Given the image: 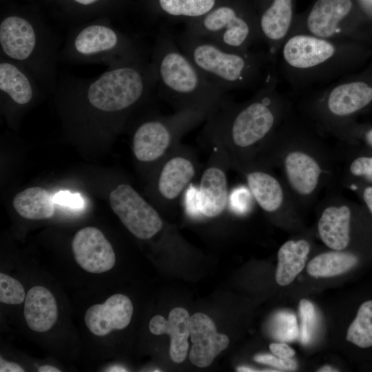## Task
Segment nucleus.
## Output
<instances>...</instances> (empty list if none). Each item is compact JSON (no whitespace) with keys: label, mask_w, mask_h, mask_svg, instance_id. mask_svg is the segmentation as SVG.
<instances>
[{"label":"nucleus","mask_w":372,"mask_h":372,"mask_svg":"<svg viewBox=\"0 0 372 372\" xmlns=\"http://www.w3.org/2000/svg\"><path fill=\"white\" fill-rule=\"evenodd\" d=\"M79 63L115 66L144 56L137 42L107 23L94 22L71 30L61 52Z\"/></svg>","instance_id":"nucleus-6"},{"label":"nucleus","mask_w":372,"mask_h":372,"mask_svg":"<svg viewBox=\"0 0 372 372\" xmlns=\"http://www.w3.org/2000/svg\"><path fill=\"white\" fill-rule=\"evenodd\" d=\"M318 371L319 372H332V371H338V370L333 369L331 366L326 365L320 368Z\"/></svg>","instance_id":"nucleus-41"},{"label":"nucleus","mask_w":372,"mask_h":372,"mask_svg":"<svg viewBox=\"0 0 372 372\" xmlns=\"http://www.w3.org/2000/svg\"><path fill=\"white\" fill-rule=\"evenodd\" d=\"M351 213L344 205H331L322 212L318 223L320 237L329 248L341 251L350 241Z\"/></svg>","instance_id":"nucleus-23"},{"label":"nucleus","mask_w":372,"mask_h":372,"mask_svg":"<svg viewBox=\"0 0 372 372\" xmlns=\"http://www.w3.org/2000/svg\"><path fill=\"white\" fill-rule=\"evenodd\" d=\"M53 198L41 187H32L19 192L13 199V207L23 218L41 220L52 217L54 212Z\"/></svg>","instance_id":"nucleus-25"},{"label":"nucleus","mask_w":372,"mask_h":372,"mask_svg":"<svg viewBox=\"0 0 372 372\" xmlns=\"http://www.w3.org/2000/svg\"><path fill=\"white\" fill-rule=\"evenodd\" d=\"M346 40L290 33L276 57L285 79L296 88L329 83L342 77L349 57Z\"/></svg>","instance_id":"nucleus-4"},{"label":"nucleus","mask_w":372,"mask_h":372,"mask_svg":"<svg viewBox=\"0 0 372 372\" xmlns=\"http://www.w3.org/2000/svg\"><path fill=\"white\" fill-rule=\"evenodd\" d=\"M111 369L112 370H110L111 371H126V370L125 369L119 367V366L116 367V368L112 367Z\"/></svg>","instance_id":"nucleus-43"},{"label":"nucleus","mask_w":372,"mask_h":372,"mask_svg":"<svg viewBox=\"0 0 372 372\" xmlns=\"http://www.w3.org/2000/svg\"><path fill=\"white\" fill-rule=\"evenodd\" d=\"M190 338L192 345L189 360L200 368L210 365L229 344V338L217 332L214 321L203 313H196L190 317Z\"/></svg>","instance_id":"nucleus-16"},{"label":"nucleus","mask_w":372,"mask_h":372,"mask_svg":"<svg viewBox=\"0 0 372 372\" xmlns=\"http://www.w3.org/2000/svg\"><path fill=\"white\" fill-rule=\"evenodd\" d=\"M269 349L277 357L281 358H291L295 355V351L285 343H271Z\"/></svg>","instance_id":"nucleus-35"},{"label":"nucleus","mask_w":372,"mask_h":372,"mask_svg":"<svg viewBox=\"0 0 372 372\" xmlns=\"http://www.w3.org/2000/svg\"><path fill=\"white\" fill-rule=\"evenodd\" d=\"M73 3L81 7L87 8L97 4L101 0H71Z\"/></svg>","instance_id":"nucleus-38"},{"label":"nucleus","mask_w":372,"mask_h":372,"mask_svg":"<svg viewBox=\"0 0 372 372\" xmlns=\"http://www.w3.org/2000/svg\"><path fill=\"white\" fill-rule=\"evenodd\" d=\"M283 167L290 187L298 196H309L316 190L322 168L312 155L293 149L285 155Z\"/></svg>","instance_id":"nucleus-20"},{"label":"nucleus","mask_w":372,"mask_h":372,"mask_svg":"<svg viewBox=\"0 0 372 372\" xmlns=\"http://www.w3.org/2000/svg\"><path fill=\"white\" fill-rule=\"evenodd\" d=\"M176 42L214 86L226 92L264 85L274 64L267 52L236 51L184 32Z\"/></svg>","instance_id":"nucleus-3"},{"label":"nucleus","mask_w":372,"mask_h":372,"mask_svg":"<svg viewBox=\"0 0 372 372\" xmlns=\"http://www.w3.org/2000/svg\"><path fill=\"white\" fill-rule=\"evenodd\" d=\"M365 139L367 143L372 146V129L368 130L365 134Z\"/></svg>","instance_id":"nucleus-40"},{"label":"nucleus","mask_w":372,"mask_h":372,"mask_svg":"<svg viewBox=\"0 0 372 372\" xmlns=\"http://www.w3.org/2000/svg\"><path fill=\"white\" fill-rule=\"evenodd\" d=\"M346 339L360 348L372 347V300L360 305L348 328Z\"/></svg>","instance_id":"nucleus-27"},{"label":"nucleus","mask_w":372,"mask_h":372,"mask_svg":"<svg viewBox=\"0 0 372 372\" xmlns=\"http://www.w3.org/2000/svg\"><path fill=\"white\" fill-rule=\"evenodd\" d=\"M300 316L301 319V342L307 344L311 340L316 327V313L313 304L302 299L299 304Z\"/></svg>","instance_id":"nucleus-31"},{"label":"nucleus","mask_w":372,"mask_h":372,"mask_svg":"<svg viewBox=\"0 0 372 372\" xmlns=\"http://www.w3.org/2000/svg\"><path fill=\"white\" fill-rule=\"evenodd\" d=\"M257 362L268 364L280 369L294 370L297 367L296 362L291 358H281L270 354H259L254 357Z\"/></svg>","instance_id":"nucleus-33"},{"label":"nucleus","mask_w":372,"mask_h":372,"mask_svg":"<svg viewBox=\"0 0 372 372\" xmlns=\"http://www.w3.org/2000/svg\"><path fill=\"white\" fill-rule=\"evenodd\" d=\"M358 262L356 256L335 250L316 256L309 262L307 271L313 277H332L348 271Z\"/></svg>","instance_id":"nucleus-26"},{"label":"nucleus","mask_w":372,"mask_h":372,"mask_svg":"<svg viewBox=\"0 0 372 372\" xmlns=\"http://www.w3.org/2000/svg\"><path fill=\"white\" fill-rule=\"evenodd\" d=\"M151 62L159 94L176 111H214L226 99L225 93L207 79L167 30H160L157 34Z\"/></svg>","instance_id":"nucleus-2"},{"label":"nucleus","mask_w":372,"mask_h":372,"mask_svg":"<svg viewBox=\"0 0 372 372\" xmlns=\"http://www.w3.org/2000/svg\"><path fill=\"white\" fill-rule=\"evenodd\" d=\"M24 317L28 327L37 332H45L55 324L58 308L55 298L44 287H32L26 294Z\"/></svg>","instance_id":"nucleus-22"},{"label":"nucleus","mask_w":372,"mask_h":372,"mask_svg":"<svg viewBox=\"0 0 372 372\" xmlns=\"http://www.w3.org/2000/svg\"><path fill=\"white\" fill-rule=\"evenodd\" d=\"M292 0H273L261 13L258 24L268 54L275 63L278 52L292 30Z\"/></svg>","instance_id":"nucleus-18"},{"label":"nucleus","mask_w":372,"mask_h":372,"mask_svg":"<svg viewBox=\"0 0 372 372\" xmlns=\"http://www.w3.org/2000/svg\"><path fill=\"white\" fill-rule=\"evenodd\" d=\"M199 171L194 152L178 145L162 161L157 174L156 189L162 203L180 204L183 197Z\"/></svg>","instance_id":"nucleus-11"},{"label":"nucleus","mask_w":372,"mask_h":372,"mask_svg":"<svg viewBox=\"0 0 372 372\" xmlns=\"http://www.w3.org/2000/svg\"><path fill=\"white\" fill-rule=\"evenodd\" d=\"M350 172L356 176H364L372 180V156H360L352 161Z\"/></svg>","instance_id":"nucleus-34"},{"label":"nucleus","mask_w":372,"mask_h":372,"mask_svg":"<svg viewBox=\"0 0 372 372\" xmlns=\"http://www.w3.org/2000/svg\"><path fill=\"white\" fill-rule=\"evenodd\" d=\"M271 333L277 340L289 342L298 335V326L294 313L288 311L277 313L271 322Z\"/></svg>","instance_id":"nucleus-29"},{"label":"nucleus","mask_w":372,"mask_h":372,"mask_svg":"<svg viewBox=\"0 0 372 372\" xmlns=\"http://www.w3.org/2000/svg\"><path fill=\"white\" fill-rule=\"evenodd\" d=\"M186 33L209 40L224 48L247 52L262 41L258 21L243 17L234 7L220 6L188 23Z\"/></svg>","instance_id":"nucleus-9"},{"label":"nucleus","mask_w":372,"mask_h":372,"mask_svg":"<svg viewBox=\"0 0 372 372\" xmlns=\"http://www.w3.org/2000/svg\"><path fill=\"white\" fill-rule=\"evenodd\" d=\"M274 76L251 99L242 103L224 100L207 118L203 136L212 146L245 159L265 142L276 127L282 115V100Z\"/></svg>","instance_id":"nucleus-1"},{"label":"nucleus","mask_w":372,"mask_h":372,"mask_svg":"<svg viewBox=\"0 0 372 372\" xmlns=\"http://www.w3.org/2000/svg\"><path fill=\"white\" fill-rule=\"evenodd\" d=\"M39 372H60L61 371L51 365H43L39 367Z\"/></svg>","instance_id":"nucleus-39"},{"label":"nucleus","mask_w":372,"mask_h":372,"mask_svg":"<svg viewBox=\"0 0 372 372\" xmlns=\"http://www.w3.org/2000/svg\"><path fill=\"white\" fill-rule=\"evenodd\" d=\"M1 372H23L24 369L18 364L12 362H8L1 357L0 358Z\"/></svg>","instance_id":"nucleus-36"},{"label":"nucleus","mask_w":372,"mask_h":372,"mask_svg":"<svg viewBox=\"0 0 372 372\" xmlns=\"http://www.w3.org/2000/svg\"><path fill=\"white\" fill-rule=\"evenodd\" d=\"M352 8L351 0H318L308 14L305 28L296 32L327 39L345 40L346 30L342 23Z\"/></svg>","instance_id":"nucleus-14"},{"label":"nucleus","mask_w":372,"mask_h":372,"mask_svg":"<svg viewBox=\"0 0 372 372\" xmlns=\"http://www.w3.org/2000/svg\"><path fill=\"white\" fill-rule=\"evenodd\" d=\"M160 9L172 17L196 19L215 8L216 0H157Z\"/></svg>","instance_id":"nucleus-28"},{"label":"nucleus","mask_w":372,"mask_h":372,"mask_svg":"<svg viewBox=\"0 0 372 372\" xmlns=\"http://www.w3.org/2000/svg\"><path fill=\"white\" fill-rule=\"evenodd\" d=\"M238 371H242V372H254V371H258V370H255L252 368H249L247 366H240L237 369Z\"/></svg>","instance_id":"nucleus-42"},{"label":"nucleus","mask_w":372,"mask_h":372,"mask_svg":"<svg viewBox=\"0 0 372 372\" xmlns=\"http://www.w3.org/2000/svg\"><path fill=\"white\" fill-rule=\"evenodd\" d=\"M23 285L16 279L5 273H0V302L9 304H18L25 300Z\"/></svg>","instance_id":"nucleus-30"},{"label":"nucleus","mask_w":372,"mask_h":372,"mask_svg":"<svg viewBox=\"0 0 372 372\" xmlns=\"http://www.w3.org/2000/svg\"><path fill=\"white\" fill-rule=\"evenodd\" d=\"M133 305L130 298L116 293L104 303L90 307L85 312V322L87 329L97 336L107 335L113 330H121L130 324Z\"/></svg>","instance_id":"nucleus-17"},{"label":"nucleus","mask_w":372,"mask_h":372,"mask_svg":"<svg viewBox=\"0 0 372 372\" xmlns=\"http://www.w3.org/2000/svg\"><path fill=\"white\" fill-rule=\"evenodd\" d=\"M364 200L372 214V187L365 188L363 192Z\"/></svg>","instance_id":"nucleus-37"},{"label":"nucleus","mask_w":372,"mask_h":372,"mask_svg":"<svg viewBox=\"0 0 372 372\" xmlns=\"http://www.w3.org/2000/svg\"><path fill=\"white\" fill-rule=\"evenodd\" d=\"M227 151L214 146L197 187L193 183L186 190L183 204L186 214L194 218H216L231 208Z\"/></svg>","instance_id":"nucleus-8"},{"label":"nucleus","mask_w":372,"mask_h":372,"mask_svg":"<svg viewBox=\"0 0 372 372\" xmlns=\"http://www.w3.org/2000/svg\"><path fill=\"white\" fill-rule=\"evenodd\" d=\"M40 85L23 67L0 56V93L15 105L30 104L39 93Z\"/></svg>","instance_id":"nucleus-19"},{"label":"nucleus","mask_w":372,"mask_h":372,"mask_svg":"<svg viewBox=\"0 0 372 372\" xmlns=\"http://www.w3.org/2000/svg\"><path fill=\"white\" fill-rule=\"evenodd\" d=\"M72 248L76 262L86 271L103 273L115 265L112 246L96 227H86L78 231L73 238Z\"/></svg>","instance_id":"nucleus-13"},{"label":"nucleus","mask_w":372,"mask_h":372,"mask_svg":"<svg viewBox=\"0 0 372 372\" xmlns=\"http://www.w3.org/2000/svg\"><path fill=\"white\" fill-rule=\"evenodd\" d=\"M149 329L154 335H171L169 355L174 362L180 363L185 359L189 349L187 339L190 336V317L185 309H173L168 320L161 315L154 316L149 322Z\"/></svg>","instance_id":"nucleus-21"},{"label":"nucleus","mask_w":372,"mask_h":372,"mask_svg":"<svg viewBox=\"0 0 372 372\" xmlns=\"http://www.w3.org/2000/svg\"><path fill=\"white\" fill-rule=\"evenodd\" d=\"M0 56L26 69L41 87L57 86L58 42L51 30L20 14L0 22Z\"/></svg>","instance_id":"nucleus-5"},{"label":"nucleus","mask_w":372,"mask_h":372,"mask_svg":"<svg viewBox=\"0 0 372 372\" xmlns=\"http://www.w3.org/2000/svg\"><path fill=\"white\" fill-rule=\"evenodd\" d=\"M372 101V86L363 81H340L321 92L318 110L334 120L347 118Z\"/></svg>","instance_id":"nucleus-12"},{"label":"nucleus","mask_w":372,"mask_h":372,"mask_svg":"<svg viewBox=\"0 0 372 372\" xmlns=\"http://www.w3.org/2000/svg\"><path fill=\"white\" fill-rule=\"evenodd\" d=\"M228 156L230 167L240 172L260 207L268 213L277 211L285 200L284 191L279 180L266 169L252 166L247 161Z\"/></svg>","instance_id":"nucleus-15"},{"label":"nucleus","mask_w":372,"mask_h":372,"mask_svg":"<svg viewBox=\"0 0 372 372\" xmlns=\"http://www.w3.org/2000/svg\"><path fill=\"white\" fill-rule=\"evenodd\" d=\"M309 249L304 240H288L280 247L276 273L278 285L286 286L293 281L305 266Z\"/></svg>","instance_id":"nucleus-24"},{"label":"nucleus","mask_w":372,"mask_h":372,"mask_svg":"<svg viewBox=\"0 0 372 372\" xmlns=\"http://www.w3.org/2000/svg\"><path fill=\"white\" fill-rule=\"evenodd\" d=\"M110 203L123 225L137 238L150 239L163 229L158 212L130 185L116 186L110 194Z\"/></svg>","instance_id":"nucleus-10"},{"label":"nucleus","mask_w":372,"mask_h":372,"mask_svg":"<svg viewBox=\"0 0 372 372\" xmlns=\"http://www.w3.org/2000/svg\"><path fill=\"white\" fill-rule=\"evenodd\" d=\"M52 198L54 203L71 209H80L84 206L83 198L78 193L73 194L68 191H60L56 193Z\"/></svg>","instance_id":"nucleus-32"},{"label":"nucleus","mask_w":372,"mask_h":372,"mask_svg":"<svg viewBox=\"0 0 372 372\" xmlns=\"http://www.w3.org/2000/svg\"><path fill=\"white\" fill-rule=\"evenodd\" d=\"M213 111L187 109L167 116H159L141 122L132 136L133 154L139 162L162 161L180 145V138Z\"/></svg>","instance_id":"nucleus-7"}]
</instances>
